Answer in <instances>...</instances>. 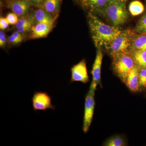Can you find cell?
I'll return each instance as SVG.
<instances>
[{
    "instance_id": "6da1fadb",
    "label": "cell",
    "mask_w": 146,
    "mask_h": 146,
    "mask_svg": "<svg viewBox=\"0 0 146 146\" xmlns=\"http://www.w3.org/2000/svg\"><path fill=\"white\" fill-rule=\"evenodd\" d=\"M88 21L96 47L109 50L112 42L122 30L119 27L106 25L94 13H88Z\"/></svg>"
},
{
    "instance_id": "7a4b0ae2",
    "label": "cell",
    "mask_w": 146,
    "mask_h": 146,
    "mask_svg": "<svg viewBox=\"0 0 146 146\" xmlns=\"http://www.w3.org/2000/svg\"><path fill=\"white\" fill-rule=\"evenodd\" d=\"M99 15L104 16L115 27L122 25L129 18L125 3L117 0H111Z\"/></svg>"
},
{
    "instance_id": "3957f363",
    "label": "cell",
    "mask_w": 146,
    "mask_h": 146,
    "mask_svg": "<svg viewBox=\"0 0 146 146\" xmlns=\"http://www.w3.org/2000/svg\"><path fill=\"white\" fill-rule=\"evenodd\" d=\"M113 70L123 82L133 68L136 66L133 54L129 50L123 52L112 56Z\"/></svg>"
},
{
    "instance_id": "277c9868",
    "label": "cell",
    "mask_w": 146,
    "mask_h": 146,
    "mask_svg": "<svg viewBox=\"0 0 146 146\" xmlns=\"http://www.w3.org/2000/svg\"><path fill=\"white\" fill-rule=\"evenodd\" d=\"M135 35L134 32L129 29L122 31L112 42L109 51L111 56H112L130 50Z\"/></svg>"
},
{
    "instance_id": "5b68a950",
    "label": "cell",
    "mask_w": 146,
    "mask_h": 146,
    "mask_svg": "<svg viewBox=\"0 0 146 146\" xmlns=\"http://www.w3.org/2000/svg\"><path fill=\"white\" fill-rule=\"evenodd\" d=\"M96 90L90 88L84 103V115L83 132L86 133L91 126L95 109V94Z\"/></svg>"
},
{
    "instance_id": "8992f818",
    "label": "cell",
    "mask_w": 146,
    "mask_h": 146,
    "mask_svg": "<svg viewBox=\"0 0 146 146\" xmlns=\"http://www.w3.org/2000/svg\"><path fill=\"white\" fill-rule=\"evenodd\" d=\"M32 106L35 111L48 109L54 110L55 107L52 104V98L48 93L44 91H36L32 98Z\"/></svg>"
},
{
    "instance_id": "52a82bcc",
    "label": "cell",
    "mask_w": 146,
    "mask_h": 146,
    "mask_svg": "<svg viewBox=\"0 0 146 146\" xmlns=\"http://www.w3.org/2000/svg\"><path fill=\"white\" fill-rule=\"evenodd\" d=\"M88 13L99 14L111 0H74Z\"/></svg>"
},
{
    "instance_id": "ba28073f",
    "label": "cell",
    "mask_w": 146,
    "mask_h": 146,
    "mask_svg": "<svg viewBox=\"0 0 146 146\" xmlns=\"http://www.w3.org/2000/svg\"><path fill=\"white\" fill-rule=\"evenodd\" d=\"M71 82H80L87 83L89 81L86 61L84 59L73 66L71 69Z\"/></svg>"
},
{
    "instance_id": "9c48e42d",
    "label": "cell",
    "mask_w": 146,
    "mask_h": 146,
    "mask_svg": "<svg viewBox=\"0 0 146 146\" xmlns=\"http://www.w3.org/2000/svg\"><path fill=\"white\" fill-rule=\"evenodd\" d=\"M7 5L12 12L21 17L26 16L33 6L29 0H8Z\"/></svg>"
},
{
    "instance_id": "30bf717a",
    "label": "cell",
    "mask_w": 146,
    "mask_h": 146,
    "mask_svg": "<svg viewBox=\"0 0 146 146\" xmlns=\"http://www.w3.org/2000/svg\"><path fill=\"white\" fill-rule=\"evenodd\" d=\"M102 49L97 48L96 56L94 61L93 68L91 71L92 81L90 88L96 90L97 86L100 82L101 73L102 61L103 59Z\"/></svg>"
},
{
    "instance_id": "8fae6325",
    "label": "cell",
    "mask_w": 146,
    "mask_h": 146,
    "mask_svg": "<svg viewBox=\"0 0 146 146\" xmlns=\"http://www.w3.org/2000/svg\"><path fill=\"white\" fill-rule=\"evenodd\" d=\"M54 24L38 23L33 26L31 30L30 37L31 39L43 38L49 33L53 27Z\"/></svg>"
},
{
    "instance_id": "7c38bea8",
    "label": "cell",
    "mask_w": 146,
    "mask_h": 146,
    "mask_svg": "<svg viewBox=\"0 0 146 146\" xmlns=\"http://www.w3.org/2000/svg\"><path fill=\"white\" fill-rule=\"evenodd\" d=\"M139 68L137 65L129 72L124 83L132 92H136L140 88L139 82Z\"/></svg>"
},
{
    "instance_id": "4fadbf2b",
    "label": "cell",
    "mask_w": 146,
    "mask_h": 146,
    "mask_svg": "<svg viewBox=\"0 0 146 146\" xmlns=\"http://www.w3.org/2000/svg\"><path fill=\"white\" fill-rule=\"evenodd\" d=\"M31 14L36 24L42 23L54 24L56 20L42 8H38Z\"/></svg>"
},
{
    "instance_id": "5bb4252c",
    "label": "cell",
    "mask_w": 146,
    "mask_h": 146,
    "mask_svg": "<svg viewBox=\"0 0 146 146\" xmlns=\"http://www.w3.org/2000/svg\"><path fill=\"white\" fill-rule=\"evenodd\" d=\"M62 0H45L42 8L56 19L58 17Z\"/></svg>"
},
{
    "instance_id": "9a60e30c",
    "label": "cell",
    "mask_w": 146,
    "mask_h": 146,
    "mask_svg": "<svg viewBox=\"0 0 146 146\" xmlns=\"http://www.w3.org/2000/svg\"><path fill=\"white\" fill-rule=\"evenodd\" d=\"M136 65L139 68H146V50L131 49Z\"/></svg>"
},
{
    "instance_id": "2e32d148",
    "label": "cell",
    "mask_w": 146,
    "mask_h": 146,
    "mask_svg": "<svg viewBox=\"0 0 146 146\" xmlns=\"http://www.w3.org/2000/svg\"><path fill=\"white\" fill-rule=\"evenodd\" d=\"M131 49L146 50V35H135Z\"/></svg>"
},
{
    "instance_id": "e0dca14e",
    "label": "cell",
    "mask_w": 146,
    "mask_h": 146,
    "mask_svg": "<svg viewBox=\"0 0 146 146\" xmlns=\"http://www.w3.org/2000/svg\"><path fill=\"white\" fill-rule=\"evenodd\" d=\"M129 10L132 16H138L143 12L144 11L143 5L139 1H133L129 4Z\"/></svg>"
},
{
    "instance_id": "ac0fdd59",
    "label": "cell",
    "mask_w": 146,
    "mask_h": 146,
    "mask_svg": "<svg viewBox=\"0 0 146 146\" xmlns=\"http://www.w3.org/2000/svg\"><path fill=\"white\" fill-rule=\"evenodd\" d=\"M107 146H123L125 145L123 139L119 136H115L110 138L105 143Z\"/></svg>"
},
{
    "instance_id": "d6986e66",
    "label": "cell",
    "mask_w": 146,
    "mask_h": 146,
    "mask_svg": "<svg viewBox=\"0 0 146 146\" xmlns=\"http://www.w3.org/2000/svg\"><path fill=\"white\" fill-rule=\"evenodd\" d=\"M135 32L141 34H146V13L138 21L135 28Z\"/></svg>"
},
{
    "instance_id": "ffe728a7",
    "label": "cell",
    "mask_w": 146,
    "mask_h": 146,
    "mask_svg": "<svg viewBox=\"0 0 146 146\" xmlns=\"http://www.w3.org/2000/svg\"><path fill=\"white\" fill-rule=\"evenodd\" d=\"M139 82L140 87L146 88V68H139Z\"/></svg>"
},
{
    "instance_id": "44dd1931",
    "label": "cell",
    "mask_w": 146,
    "mask_h": 146,
    "mask_svg": "<svg viewBox=\"0 0 146 146\" xmlns=\"http://www.w3.org/2000/svg\"><path fill=\"white\" fill-rule=\"evenodd\" d=\"M18 16L13 12L9 13L7 16L6 18L8 21L9 25H16L18 23Z\"/></svg>"
},
{
    "instance_id": "7402d4cb",
    "label": "cell",
    "mask_w": 146,
    "mask_h": 146,
    "mask_svg": "<svg viewBox=\"0 0 146 146\" xmlns=\"http://www.w3.org/2000/svg\"><path fill=\"white\" fill-rule=\"evenodd\" d=\"M9 24L8 21L7 20L6 18L1 17L0 18V29L2 30H5L8 27Z\"/></svg>"
},
{
    "instance_id": "603a6c76",
    "label": "cell",
    "mask_w": 146,
    "mask_h": 146,
    "mask_svg": "<svg viewBox=\"0 0 146 146\" xmlns=\"http://www.w3.org/2000/svg\"><path fill=\"white\" fill-rule=\"evenodd\" d=\"M33 6L37 8H42L45 0H29Z\"/></svg>"
},
{
    "instance_id": "cb8c5ba5",
    "label": "cell",
    "mask_w": 146,
    "mask_h": 146,
    "mask_svg": "<svg viewBox=\"0 0 146 146\" xmlns=\"http://www.w3.org/2000/svg\"><path fill=\"white\" fill-rule=\"evenodd\" d=\"M7 42L5 33L3 31L0 32V47L1 48L4 47Z\"/></svg>"
},
{
    "instance_id": "d4e9b609",
    "label": "cell",
    "mask_w": 146,
    "mask_h": 146,
    "mask_svg": "<svg viewBox=\"0 0 146 146\" xmlns=\"http://www.w3.org/2000/svg\"><path fill=\"white\" fill-rule=\"evenodd\" d=\"M8 40L9 42H10L11 44L14 45L17 44L21 42L15 36H13L12 35L8 37Z\"/></svg>"
},
{
    "instance_id": "484cf974",
    "label": "cell",
    "mask_w": 146,
    "mask_h": 146,
    "mask_svg": "<svg viewBox=\"0 0 146 146\" xmlns=\"http://www.w3.org/2000/svg\"><path fill=\"white\" fill-rule=\"evenodd\" d=\"M12 35L15 36L16 38L18 39L21 42L23 40V36L22 35V33L18 31L13 33Z\"/></svg>"
},
{
    "instance_id": "4316f807",
    "label": "cell",
    "mask_w": 146,
    "mask_h": 146,
    "mask_svg": "<svg viewBox=\"0 0 146 146\" xmlns=\"http://www.w3.org/2000/svg\"><path fill=\"white\" fill-rule=\"evenodd\" d=\"M117 1H119L121 2L124 3H125L128 0H117Z\"/></svg>"
},
{
    "instance_id": "83f0119b",
    "label": "cell",
    "mask_w": 146,
    "mask_h": 146,
    "mask_svg": "<svg viewBox=\"0 0 146 146\" xmlns=\"http://www.w3.org/2000/svg\"><path fill=\"white\" fill-rule=\"evenodd\" d=\"M145 1H146V0H145Z\"/></svg>"
}]
</instances>
